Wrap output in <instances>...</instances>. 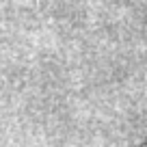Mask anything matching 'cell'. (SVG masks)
Instances as JSON below:
<instances>
[{
    "label": "cell",
    "mask_w": 147,
    "mask_h": 147,
    "mask_svg": "<svg viewBox=\"0 0 147 147\" xmlns=\"http://www.w3.org/2000/svg\"><path fill=\"white\" fill-rule=\"evenodd\" d=\"M141 147H147V141H145V143H143V145H141Z\"/></svg>",
    "instance_id": "cell-1"
}]
</instances>
